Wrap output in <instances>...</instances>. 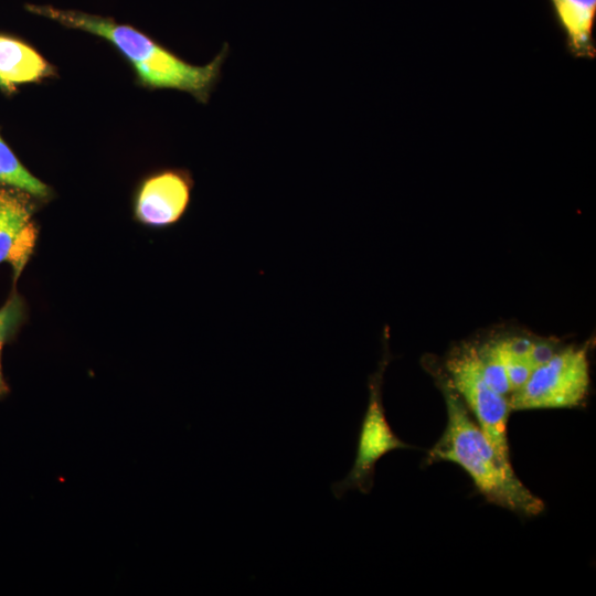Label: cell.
Returning a JSON list of instances; mask_svg holds the SVG:
<instances>
[{
	"instance_id": "cell-1",
	"label": "cell",
	"mask_w": 596,
	"mask_h": 596,
	"mask_svg": "<svg viewBox=\"0 0 596 596\" xmlns=\"http://www.w3.org/2000/svg\"><path fill=\"white\" fill-rule=\"evenodd\" d=\"M428 370L444 396L447 424L440 438L428 450L426 464L454 462L468 473L489 503L523 517L541 514L545 509L544 501L520 480L512 465L500 460L444 368L430 362Z\"/></svg>"
},
{
	"instance_id": "cell-2",
	"label": "cell",
	"mask_w": 596,
	"mask_h": 596,
	"mask_svg": "<svg viewBox=\"0 0 596 596\" xmlns=\"http://www.w3.org/2000/svg\"><path fill=\"white\" fill-rule=\"evenodd\" d=\"M26 9L65 26L102 36L111 42L132 63L141 81L155 88L185 92L200 103H207L221 79L222 67L228 54L225 43L220 53L206 65H192L130 25L119 24L110 18L57 9L52 6L30 4Z\"/></svg>"
},
{
	"instance_id": "cell-3",
	"label": "cell",
	"mask_w": 596,
	"mask_h": 596,
	"mask_svg": "<svg viewBox=\"0 0 596 596\" xmlns=\"http://www.w3.org/2000/svg\"><path fill=\"white\" fill-rule=\"evenodd\" d=\"M590 389L588 344L558 348L509 397L512 412L582 406Z\"/></svg>"
},
{
	"instance_id": "cell-4",
	"label": "cell",
	"mask_w": 596,
	"mask_h": 596,
	"mask_svg": "<svg viewBox=\"0 0 596 596\" xmlns=\"http://www.w3.org/2000/svg\"><path fill=\"white\" fill-rule=\"evenodd\" d=\"M443 368L500 460L512 465L508 443V419L512 411L508 397L487 383L475 343L468 341L455 345Z\"/></svg>"
},
{
	"instance_id": "cell-5",
	"label": "cell",
	"mask_w": 596,
	"mask_h": 596,
	"mask_svg": "<svg viewBox=\"0 0 596 596\" xmlns=\"http://www.w3.org/2000/svg\"><path fill=\"white\" fill-rule=\"evenodd\" d=\"M389 361V347L384 341L383 356L377 370L370 375L368 382L369 402L359 432L354 462L348 475L331 486L337 499L342 498L350 490H359L368 494L373 487L376 462L395 449L413 448L397 437L385 416L382 384Z\"/></svg>"
},
{
	"instance_id": "cell-6",
	"label": "cell",
	"mask_w": 596,
	"mask_h": 596,
	"mask_svg": "<svg viewBox=\"0 0 596 596\" xmlns=\"http://www.w3.org/2000/svg\"><path fill=\"white\" fill-rule=\"evenodd\" d=\"M30 194L0 189V264L11 265L15 279L29 262L38 238Z\"/></svg>"
},
{
	"instance_id": "cell-7",
	"label": "cell",
	"mask_w": 596,
	"mask_h": 596,
	"mask_svg": "<svg viewBox=\"0 0 596 596\" xmlns=\"http://www.w3.org/2000/svg\"><path fill=\"white\" fill-rule=\"evenodd\" d=\"M192 191V180L183 170L160 171L145 181L136 205L140 222L152 227L175 224L187 212Z\"/></svg>"
},
{
	"instance_id": "cell-8",
	"label": "cell",
	"mask_w": 596,
	"mask_h": 596,
	"mask_svg": "<svg viewBox=\"0 0 596 596\" xmlns=\"http://www.w3.org/2000/svg\"><path fill=\"white\" fill-rule=\"evenodd\" d=\"M511 387L518 390L531 373L560 347L556 341L530 333H504L493 337Z\"/></svg>"
},
{
	"instance_id": "cell-9",
	"label": "cell",
	"mask_w": 596,
	"mask_h": 596,
	"mask_svg": "<svg viewBox=\"0 0 596 596\" xmlns=\"http://www.w3.org/2000/svg\"><path fill=\"white\" fill-rule=\"evenodd\" d=\"M565 47L575 58L594 60L596 41V0H549Z\"/></svg>"
},
{
	"instance_id": "cell-10",
	"label": "cell",
	"mask_w": 596,
	"mask_h": 596,
	"mask_svg": "<svg viewBox=\"0 0 596 596\" xmlns=\"http://www.w3.org/2000/svg\"><path fill=\"white\" fill-rule=\"evenodd\" d=\"M50 73L49 64L32 47L0 35V86L12 91L15 84L34 82Z\"/></svg>"
},
{
	"instance_id": "cell-11",
	"label": "cell",
	"mask_w": 596,
	"mask_h": 596,
	"mask_svg": "<svg viewBox=\"0 0 596 596\" xmlns=\"http://www.w3.org/2000/svg\"><path fill=\"white\" fill-rule=\"evenodd\" d=\"M0 183L31 195L46 196L49 188L32 175L0 138Z\"/></svg>"
},
{
	"instance_id": "cell-12",
	"label": "cell",
	"mask_w": 596,
	"mask_h": 596,
	"mask_svg": "<svg viewBox=\"0 0 596 596\" xmlns=\"http://www.w3.org/2000/svg\"><path fill=\"white\" fill-rule=\"evenodd\" d=\"M473 343L487 383L499 394L509 397L511 387L494 338Z\"/></svg>"
},
{
	"instance_id": "cell-13",
	"label": "cell",
	"mask_w": 596,
	"mask_h": 596,
	"mask_svg": "<svg viewBox=\"0 0 596 596\" xmlns=\"http://www.w3.org/2000/svg\"><path fill=\"white\" fill-rule=\"evenodd\" d=\"M22 315V305L20 299L14 296L10 298L0 309V396H3L9 391L4 380L1 366V350L6 339L12 332L13 328L20 321Z\"/></svg>"
}]
</instances>
